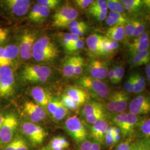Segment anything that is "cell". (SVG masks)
I'll return each instance as SVG.
<instances>
[{
  "instance_id": "1",
  "label": "cell",
  "mask_w": 150,
  "mask_h": 150,
  "mask_svg": "<svg viewBox=\"0 0 150 150\" xmlns=\"http://www.w3.org/2000/svg\"><path fill=\"white\" fill-rule=\"evenodd\" d=\"M59 50L50 38L42 36L36 40L32 48V57L36 61L47 62L58 57Z\"/></svg>"
},
{
  "instance_id": "2",
  "label": "cell",
  "mask_w": 150,
  "mask_h": 150,
  "mask_svg": "<svg viewBox=\"0 0 150 150\" xmlns=\"http://www.w3.org/2000/svg\"><path fill=\"white\" fill-rule=\"evenodd\" d=\"M18 126V118L15 113L11 111L4 113L0 129V149H3L15 137Z\"/></svg>"
},
{
  "instance_id": "3",
  "label": "cell",
  "mask_w": 150,
  "mask_h": 150,
  "mask_svg": "<svg viewBox=\"0 0 150 150\" xmlns=\"http://www.w3.org/2000/svg\"><path fill=\"white\" fill-rule=\"evenodd\" d=\"M78 83L98 99H107L110 96L108 86L103 81L95 79L89 76H84L79 79Z\"/></svg>"
},
{
  "instance_id": "4",
  "label": "cell",
  "mask_w": 150,
  "mask_h": 150,
  "mask_svg": "<svg viewBox=\"0 0 150 150\" xmlns=\"http://www.w3.org/2000/svg\"><path fill=\"white\" fill-rule=\"evenodd\" d=\"M52 75V70L47 66L36 64L24 68L21 73L22 79L31 83L45 82Z\"/></svg>"
},
{
  "instance_id": "5",
  "label": "cell",
  "mask_w": 150,
  "mask_h": 150,
  "mask_svg": "<svg viewBox=\"0 0 150 150\" xmlns=\"http://www.w3.org/2000/svg\"><path fill=\"white\" fill-rule=\"evenodd\" d=\"M15 90V77L11 66L0 67V98L11 97Z\"/></svg>"
},
{
  "instance_id": "6",
  "label": "cell",
  "mask_w": 150,
  "mask_h": 150,
  "mask_svg": "<svg viewBox=\"0 0 150 150\" xmlns=\"http://www.w3.org/2000/svg\"><path fill=\"white\" fill-rule=\"evenodd\" d=\"M65 131L77 144H81L87 139V132L84 124L76 116L67 118L64 124Z\"/></svg>"
},
{
  "instance_id": "7",
  "label": "cell",
  "mask_w": 150,
  "mask_h": 150,
  "mask_svg": "<svg viewBox=\"0 0 150 150\" xmlns=\"http://www.w3.org/2000/svg\"><path fill=\"white\" fill-rule=\"evenodd\" d=\"M106 110L108 112L119 114L125 112L128 107L129 97L125 90H118L112 93L107 98Z\"/></svg>"
},
{
  "instance_id": "8",
  "label": "cell",
  "mask_w": 150,
  "mask_h": 150,
  "mask_svg": "<svg viewBox=\"0 0 150 150\" xmlns=\"http://www.w3.org/2000/svg\"><path fill=\"white\" fill-rule=\"evenodd\" d=\"M112 120L116 126L121 129L122 135L125 136L131 134L140 121L139 116L125 112L113 116Z\"/></svg>"
},
{
  "instance_id": "9",
  "label": "cell",
  "mask_w": 150,
  "mask_h": 150,
  "mask_svg": "<svg viewBox=\"0 0 150 150\" xmlns=\"http://www.w3.org/2000/svg\"><path fill=\"white\" fill-rule=\"evenodd\" d=\"M31 6L28 0H4L0 1V7L8 16L20 17L25 15Z\"/></svg>"
},
{
  "instance_id": "10",
  "label": "cell",
  "mask_w": 150,
  "mask_h": 150,
  "mask_svg": "<svg viewBox=\"0 0 150 150\" xmlns=\"http://www.w3.org/2000/svg\"><path fill=\"white\" fill-rule=\"evenodd\" d=\"M21 129L22 134L32 145L42 144L47 136L46 131L42 127L32 122H23Z\"/></svg>"
},
{
  "instance_id": "11",
  "label": "cell",
  "mask_w": 150,
  "mask_h": 150,
  "mask_svg": "<svg viewBox=\"0 0 150 150\" xmlns=\"http://www.w3.org/2000/svg\"><path fill=\"white\" fill-rule=\"evenodd\" d=\"M79 12L70 6H65L57 11L53 16V26L56 27H67L69 24L76 20Z\"/></svg>"
},
{
  "instance_id": "12",
  "label": "cell",
  "mask_w": 150,
  "mask_h": 150,
  "mask_svg": "<svg viewBox=\"0 0 150 150\" xmlns=\"http://www.w3.org/2000/svg\"><path fill=\"white\" fill-rule=\"evenodd\" d=\"M129 112L139 116L150 113V95L139 94L129 103Z\"/></svg>"
},
{
  "instance_id": "13",
  "label": "cell",
  "mask_w": 150,
  "mask_h": 150,
  "mask_svg": "<svg viewBox=\"0 0 150 150\" xmlns=\"http://www.w3.org/2000/svg\"><path fill=\"white\" fill-rule=\"evenodd\" d=\"M87 71L89 76L91 77L99 80H104L107 78L109 71L108 64L105 61L92 59L88 64Z\"/></svg>"
},
{
  "instance_id": "14",
  "label": "cell",
  "mask_w": 150,
  "mask_h": 150,
  "mask_svg": "<svg viewBox=\"0 0 150 150\" xmlns=\"http://www.w3.org/2000/svg\"><path fill=\"white\" fill-rule=\"evenodd\" d=\"M36 41L35 33L25 32L22 35L18 45L20 56L23 59H28L32 57V48Z\"/></svg>"
},
{
  "instance_id": "15",
  "label": "cell",
  "mask_w": 150,
  "mask_h": 150,
  "mask_svg": "<svg viewBox=\"0 0 150 150\" xmlns=\"http://www.w3.org/2000/svg\"><path fill=\"white\" fill-rule=\"evenodd\" d=\"M31 95L36 103L46 109L49 103L53 99L51 93L41 87H35L31 90Z\"/></svg>"
},
{
  "instance_id": "16",
  "label": "cell",
  "mask_w": 150,
  "mask_h": 150,
  "mask_svg": "<svg viewBox=\"0 0 150 150\" xmlns=\"http://www.w3.org/2000/svg\"><path fill=\"white\" fill-rule=\"evenodd\" d=\"M108 127V123L105 118L102 119L92 125L91 134L96 142L100 144L104 142Z\"/></svg>"
},
{
  "instance_id": "17",
  "label": "cell",
  "mask_w": 150,
  "mask_h": 150,
  "mask_svg": "<svg viewBox=\"0 0 150 150\" xmlns=\"http://www.w3.org/2000/svg\"><path fill=\"white\" fill-rule=\"evenodd\" d=\"M66 94L71 97L80 106L85 103L89 98L88 93L85 89L80 87H70L67 90Z\"/></svg>"
},
{
  "instance_id": "18",
  "label": "cell",
  "mask_w": 150,
  "mask_h": 150,
  "mask_svg": "<svg viewBox=\"0 0 150 150\" xmlns=\"http://www.w3.org/2000/svg\"><path fill=\"white\" fill-rule=\"evenodd\" d=\"M4 59L6 66H11L20 56V50L18 45L10 43L4 45Z\"/></svg>"
},
{
  "instance_id": "19",
  "label": "cell",
  "mask_w": 150,
  "mask_h": 150,
  "mask_svg": "<svg viewBox=\"0 0 150 150\" xmlns=\"http://www.w3.org/2000/svg\"><path fill=\"white\" fill-rule=\"evenodd\" d=\"M150 62V47L145 51L131 56L129 64L131 68L137 67Z\"/></svg>"
},
{
  "instance_id": "20",
  "label": "cell",
  "mask_w": 150,
  "mask_h": 150,
  "mask_svg": "<svg viewBox=\"0 0 150 150\" xmlns=\"http://www.w3.org/2000/svg\"><path fill=\"white\" fill-rule=\"evenodd\" d=\"M103 38V36L97 33L92 34L87 38L86 44L88 50L92 53L100 54L101 46Z\"/></svg>"
},
{
  "instance_id": "21",
  "label": "cell",
  "mask_w": 150,
  "mask_h": 150,
  "mask_svg": "<svg viewBox=\"0 0 150 150\" xmlns=\"http://www.w3.org/2000/svg\"><path fill=\"white\" fill-rule=\"evenodd\" d=\"M129 20V19L125 15L111 11L108 13L107 17L105 19L106 23L110 27L125 25Z\"/></svg>"
},
{
  "instance_id": "22",
  "label": "cell",
  "mask_w": 150,
  "mask_h": 150,
  "mask_svg": "<svg viewBox=\"0 0 150 150\" xmlns=\"http://www.w3.org/2000/svg\"><path fill=\"white\" fill-rule=\"evenodd\" d=\"M106 37L118 42L125 40V25H116L110 27L107 30Z\"/></svg>"
},
{
  "instance_id": "23",
  "label": "cell",
  "mask_w": 150,
  "mask_h": 150,
  "mask_svg": "<svg viewBox=\"0 0 150 150\" xmlns=\"http://www.w3.org/2000/svg\"><path fill=\"white\" fill-rule=\"evenodd\" d=\"M101 111H105V110L101 103L96 101H90L86 103L85 105L81 111V114L85 118H86Z\"/></svg>"
},
{
  "instance_id": "24",
  "label": "cell",
  "mask_w": 150,
  "mask_h": 150,
  "mask_svg": "<svg viewBox=\"0 0 150 150\" xmlns=\"http://www.w3.org/2000/svg\"><path fill=\"white\" fill-rule=\"evenodd\" d=\"M126 11L131 13L142 12L145 7L144 1L141 0H121Z\"/></svg>"
},
{
  "instance_id": "25",
  "label": "cell",
  "mask_w": 150,
  "mask_h": 150,
  "mask_svg": "<svg viewBox=\"0 0 150 150\" xmlns=\"http://www.w3.org/2000/svg\"><path fill=\"white\" fill-rule=\"evenodd\" d=\"M120 47L118 42L103 36L101 46V55L110 54L114 52Z\"/></svg>"
},
{
  "instance_id": "26",
  "label": "cell",
  "mask_w": 150,
  "mask_h": 150,
  "mask_svg": "<svg viewBox=\"0 0 150 150\" xmlns=\"http://www.w3.org/2000/svg\"><path fill=\"white\" fill-rule=\"evenodd\" d=\"M70 143L63 136H55L50 140L48 147L50 150H64L68 148Z\"/></svg>"
},
{
  "instance_id": "27",
  "label": "cell",
  "mask_w": 150,
  "mask_h": 150,
  "mask_svg": "<svg viewBox=\"0 0 150 150\" xmlns=\"http://www.w3.org/2000/svg\"><path fill=\"white\" fill-rule=\"evenodd\" d=\"M75 56H72L65 60L62 66V73L66 77L71 78L75 76Z\"/></svg>"
},
{
  "instance_id": "28",
  "label": "cell",
  "mask_w": 150,
  "mask_h": 150,
  "mask_svg": "<svg viewBox=\"0 0 150 150\" xmlns=\"http://www.w3.org/2000/svg\"><path fill=\"white\" fill-rule=\"evenodd\" d=\"M134 94L139 95L145 90L146 81L145 77L139 73H134Z\"/></svg>"
},
{
  "instance_id": "29",
  "label": "cell",
  "mask_w": 150,
  "mask_h": 150,
  "mask_svg": "<svg viewBox=\"0 0 150 150\" xmlns=\"http://www.w3.org/2000/svg\"><path fill=\"white\" fill-rule=\"evenodd\" d=\"M150 38H149L142 43L138 45H133L131 44H129L128 45V50L130 56H131L134 54L145 51L150 48Z\"/></svg>"
},
{
  "instance_id": "30",
  "label": "cell",
  "mask_w": 150,
  "mask_h": 150,
  "mask_svg": "<svg viewBox=\"0 0 150 150\" xmlns=\"http://www.w3.org/2000/svg\"><path fill=\"white\" fill-rule=\"evenodd\" d=\"M143 138L150 140V118L139 121L137 126Z\"/></svg>"
},
{
  "instance_id": "31",
  "label": "cell",
  "mask_w": 150,
  "mask_h": 150,
  "mask_svg": "<svg viewBox=\"0 0 150 150\" xmlns=\"http://www.w3.org/2000/svg\"><path fill=\"white\" fill-rule=\"evenodd\" d=\"M131 150H150V140L144 138L131 142Z\"/></svg>"
},
{
  "instance_id": "32",
  "label": "cell",
  "mask_w": 150,
  "mask_h": 150,
  "mask_svg": "<svg viewBox=\"0 0 150 150\" xmlns=\"http://www.w3.org/2000/svg\"><path fill=\"white\" fill-rule=\"evenodd\" d=\"M89 11H101L105 13H108L106 1L105 0H96L93 1V2L91 4L90 7L87 9Z\"/></svg>"
},
{
  "instance_id": "33",
  "label": "cell",
  "mask_w": 150,
  "mask_h": 150,
  "mask_svg": "<svg viewBox=\"0 0 150 150\" xmlns=\"http://www.w3.org/2000/svg\"><path fill=\"white\" fill-rule=\"evenodd\" d=\"M136 21H137V19L129 20V21L125 25V39H126V41H129V40L132 39Z\"/></svg>"
},
{
  "instance_id": "34",
  "label": "cell",
  "mask_w": 150,
  "mask_h": 150,
  "mask_svg": "<svg viewBox=\"0 0 150 150\" xmlns=\"http://www.w3.org/2000/svg\"><path fill=\"white\" fill-rule=\"evenodd\" d=\"M61 100L64 106L69 110H76L80 106L79 104H77L75 102L71 97L67 95L66 93L64 94L62 96Z\"/></svg>"
},
{
  "instance_id": "35",
  "label": "cell",
  "mask_w": 150,
  "mask_h": 150,
  "mask_svg": "<svg viewBox=\"0 0 150 150\" xmlns=\"http://www.w3.org/2000/svg\"><path fill=\"white\" fill-rule=\"evenodd\" d=\"M23 110L32 122L38 123L42 121V120L38 116V114L28 105L26 102H25L24 104Z\"/></svg>"
},
{
  "instance_id": "36",
  "label": "cell",
  "mask_w": 150,
  "mask_h": 150,
  "mask_svg": "<svg viewBox=\"0 0 150 150\" xmlns=\"http://www.w3.org/2000/svg\"><path fill=\"white\" fill-rule=\"evenodd\" d=\"M80 38H81L74 35L71 33H65L63 36L62 43L64 49L66 50L71 45L75 43L76 41H78Z\"/></svg>"
},
{
  "instance_id": "37",
  "label": "cell",
  "mask_w": 150,
  "mask_h": 150,
  "mask_svg": "<svg viewBox=\"0 0 150 150\" xmlns=\"http://www.w3.org/2000/svg\"><path fill=\"white\" fill-rule=\"evenodd\" d=\"M28 105L32 108V110L36 113L38 116L42 120H44L46 117V112L42 107L40 106L36 102L32 101H27Z\"/></svg>"
},
{
  "instance_id": "38",
  "label": "cell",
  "mask_w": 150,
  "mask_h": 150,
  "mask_svg": "<svg viewBox=\"0 0 150 150\" xmlns=\"http://www.w3.org/2000/svg\"><path fill=\"white\" fill-rule=\"evenodd\" d=\"M85 66L84 59L80 56H75V69L74 74L75 76H79L81 75L83 72Z\"/></svg>"
},
{
  "instance_id": "39",
  "label": "cell",
  "mask_w": 150,
  "mask_h": 150,
  "mask_svg": "<svg viewBox=\"0 0 150 150\" xmlns=\"http://www.w3.org/2000/svg\"><path fill=\"white\" fill-rule=\"evenodd\" d=\"M62 105L63 103L61 100L59 98H53L51 101L49 103L47 107V110L49 113L53 115Z\"/></svg>"
},
{
  "instance_id": "40",
  "label": "cell",
  "mask_w": 150,
  "mask_h": 150,
  "mask_svg": "<svg viewBox=\"0 0 150 150\" xmlns=\"http://www.w3.org/2000/svg\"><path fill=\"white\" fill-rule=\"evenodd\" d=\"M36 2L38 5L48 8L50 10L55 8L60 3L59 0H38Z\"/></svg>"
},
{
  "instance_id": "41",
  "label": "cell",
  "mask_w": 150,
  "mask_h": 150,
  "mask_svg": "<svg viewBox=\"0 0 150 150\" xmlns=\"http://www.w3.org/2000/svg\"><path fill=\"white\" fill-rule=\"evenodd\" d=\"M146 30V24L144 22L141 20H137L136 26L134 28V31L133 33L132 40H134L136 38H138L140 35L145 32Z\"/></svg>"
},
{
  "instance_id": "42",
  "label": "cell",
  "mask_w": 150,
  "mask_h": 150,
  "mask_svg": "<svg viewBox=\"0 0 150 150\" xmlns=\"http://www.w3.org/2000/svg\"><path fill=\"white\" fill-rule=\"evenodd\" d=\"M50 10L40 6V10L33 22L38 23V22L43 21L46 18L48 17V16L50 15Z\"/></svg>"
},
{
  "instance_id": "43",
  "label": "cell",
  "mask_w": 150,
  "mask_h": 150,
  "mask_svg": "<svg viewBox=\"0 0 150 150\" xmlns=\"http://www.w3.org/2000/svg\"><path fill=\"white\" fill-rule=\"evenodd\" d=\"M68 113L69 109H67L64 105H62L61 107L52 116L55 121H59L62 120L67 115Z\"/></svg>"
},
{
  "instance_id": "44",
  "label": "cell",
  "mask_w": 150,
  "mask_h": 150,
  "mask_svg": "<svg viewBox=\"0 0 150 150\" xmlns=\"http://www.w3.org/2000/svg\"><path fill=\"white\" fill-rule=\"evenodd\" d=\"M134 73L127 79L124 84V90L127 93H132L134 92Z\"/></svg>"
},
{
  "instance_id": "45",
  "label": "cell",
  "mask_w": 150,
  "mask_h": 150,
  "mask_svg": "<svg viewBox=\"0 0 150 150\" xmlns=\"http://www.w3.org/2000/svg\"><path fill=\"white\" fill-rule=\"evenodd\" d=\"M104 142L108 147H112L113 145L116 144L113 134L112 126H111L108 127L105 136Z\"/></svg>"
},
{
  "instance_id": "46",
  "label": "cell",
  "mask_w": 150,
  "mask_h": 150,
  "mask_svg": "<svg viewBox=\"0 0 150 150\" xmlns=\"http://www.w3.org/2000/svg\"><path fill=\"white\" fill-rule=\"evenodd\" d=\"M113 68L115 71L116 76V84H119L123 79L125 72V68L122 65H117L114 66Z\"/></svg>"
},
{
  "instance_id": "47",
  "label": "cell",
  "mask_w": 150,
  "mask_h": 150,
  "mask_svg": "<svg viewBox=\"0 0 150 150\" xmlns=\"http://www.w3.org/2000/svg\"><path fill=\"white\" fill-rule=\"evenodd\" d=\"M103 118H105V111H101L96 113L90 116L87 117L85 118V120L88 123L93 125Z\"/></svg>"
},
{
  "instance_id": "48",
  "label": "cell",
  "mask_w": 150,
  "mask_h": 150,
  "mask_svg": "<svg viewBox=\"0 0 150 150\" xmlns=\"http://www.w3.org/2000/svg\"><path fill=\"white\" fill-rule=\"evenodd\" d=\"M84 46H85L84 41L82 38H80L78 41H76L75 43L71 45L68 48H66V50L69 52H73L76 51L81 50L82 48H83Z\"/></svg>"
},
{
  "instance_id": "49",
  "label": "cell",
  "mask_w": 150,
  "mask_h": 150,
  "mask_svg": "<svg viewBox=\"0 0 150 150\" xmlns=\"http://www.w3.org/2000/svg\"><path fill=\"white\" fill-rule=\"evenodd\" d=\"M87 30H88V26H87V25L86 23L85 25L80 26V27L74 28H70V31L71 33L81 38L82 36H83L86 33Z\"/></svg>"
},
{
  "instance_id": "50",
  "label": "cell",
  "mask_w": 150,
  "mask_h": 150,
  "mask_svg": "<svg viewBox=\"0 0 150 150\" xmlns=\"http://www.w3.org/2000/svg\"><path fill=\"white\" fill-rule=\"evenodd\" d=\"M74 2L78 8L81 10H85L90 7L93 2V0H76Z\"/></svg>"
},
{
  "instance_id": "51",
  "label": "cell",
  "mask_w": 150,
  "mask_h": 150,
  "mask_svg": "<svg viewBox=\"0 0 150 150\" xmlns=\"http://www.w3.org/2000/svg\"><path fill=\"white\" fill-rule=\"evenodd\" d=\"M149 38H150V32L149 31H145L144 33H142L138 38L134 39L132 40V42H131L129 44H131L133 45L140 44V43H142L143 42H144Z\"/></svg>"
},
{
  "instance_id": "52",
  "label": "cell",
  "mask_w": 150,
  "mask_h": 150,
  "mask_svg": "<svg viewBox=\"0 0 150 150\" xmlns=\"http://www.w3.org/2000/svg\"><path fill=\"white\" fill-rule=\"evenodd\" d=\"M10 35V29L7 27H0V46L5 42Z\"/></svg>"
},
{
  "instance_id": "53",
  "label": "cell",
  "mask_w": 150,
  "mask_h": 150,
  "mask_svg": "<svg viewBox=\"0 0 150 150\" xmlns=\"http://www.w3.org/2000/svg\"><path fill=\"white\" fill-rule=\"evenodd\" d=\"M17 150H28V146L26 139L22 136L17 135Z\"/></svg>"
},
{
  "instance_id": "54",
  "label": "cell",
  "mask_w": 150,
  "mask_h": 150,
  "mask_svg": "<svg viewBox=\"0 0 150 150\" xmlns=\"http://www.w3.org/2000/svg\"><path fill=\"white\" fill-rule=\"evenodd\" d=\"M92 16H93L97 20L103 21L107 17V13H105L101 11H89L88 12Z\"/></svg>"
},
{
  "instance_id": "55",
  "label": "cell",
  "mask_w": 150,
  "mask_h": 150,
  "mask_svg": "<svg viewBox=\"0 0 150 150\" xmlns=\"http://www.w3.org/2000/svg\"><path fill=\"white\" fill-rule=\"evenodd\" d=\"M40 6L38 5V4H35L32 7L31 10L30 12L29 15H28V18L30 19V20H31V21L34 22L37 15H38V11L40 10Z\"/></svg>"
},
{
  "instance_id": "56",
  "label": "cell",
  "mask_w": 150,
  "mask_h": 150,
  "mask_svg": "<svg viewBox=\"0 0 150 150\" xmlns=\"http://www.w3.org/2000/svg\"><path fill=\"white\" fill-rule=\"evenodd\" d=\"M3 150H17V136H16L15 137L12 141L6 145L2 149Z\"/></svg>"
},
{
  "instance_id": "57",
  "label": "cell",
  "mask_w": 150,
  "mask_h": 150,
  "mask_svg": "<svg viewBox=\"0 0 150 150\" xmlns=\"http://www.w3.org/2000/svg\"><path fill=\"white\" fill-rule=\"evenodd\" d=\"M131 142L129 140L122 142L117 146L116 150H131Z\"/></svg>"
},
{
  "instance_id": "58",
  "label": "cell",
  "mask_w": 150,
  "mask_h": 150,
  "mask_svg": "<svg viewBox=\"0 0 150 150\" xmlns=\"http://www.w3.org/2000/svg\"><path fill=\"white\" fill-rule=\"evenodd\" d=\"M115 5H116V12H118L119 13L121 14H125L126 10L124 8L122 4L121 3V1L118 0H115Z\"/></svg>"
},
{
  "instance_id": "59",
  "label": "cell",
  "mask_w": 150,
  "mask_h": 150,
  "mask_svg": "<svg viewBox=\"0 0 150 150\" xmlns=\"http://www.w3.org/2000/svg\"><path fill=\"white\" fill-rule=\"evenodd\" d=\"M80 144V149L79 150H90L92 144V142H91L90 140L86 139Z\"/></svg>"
},
{
  "instance_id": "60",
  "label": "cell",
  "mask_w": 150,
  "mask_h": 150,
  "mask_svg": "<svg viewBox=\"0 0 150 150\" xmlns=\"http://www.w3.org/2000/svg\"><path fill=\"white\" fill-rule=\"evenodd\" d=\"M86 24V22L82 21H77V20H74L73 21L70 22L67 26V27L70 28H74L76 27H80L81 26H83Z\"/></svg>"
},
{
  "instance_id": "61",
  "label": "cell",
  "mask_w": 150,
  "mask_h": 150,
  "mask_svg": "<svg viewBox=\"0 0 150 150\" xmlns=\"http://www.w3.org/2000/svg\"><path fill=\"white\" fill-rule=\"evenodd\" d=\"M107 77H108L109 80L112 83V84H115L116 85V76H115V73L113 68H112L111 69L109 70Z\"/></svg>"
},
{
  "instance_id": "62",
  "label": "cell",
  "mask_w": 150,
  "mask_h": 150,
  "mask_svg": "<svg viewBox=\"0 0 150 150\" xmlns=\"http://www.w3.org/2000/svg\"><path fill=\"white\" fill-rule=\"evenodd\" d=\"M90 150H101V144L96 141L93 142Z\"/></svg>"
},
{
  "instance_id": "63",
  "label": "cell",
  "mask_w": 150,
  "mask_h": 150,
  "mask_svg": "<svg viewBox=\"0 0 150 150\" xmlns=\"http://www.w3.org/2000/svg\"><path fill=\"white\" fill-rule=\"evenodd\" d=\"M145 72L147 76V79L150 83V62L149 64H147L145 69Z\"/></svg>"
},
{
  "instance_id": "64",
  "label": "cell",
  "mask_w": 150,
  "mask_h": 150,
  "mask_svg": "<svg viewBox=\"0 0 150 150\" xmlns=\"http://www.w3.org/2000/svg\"><path fill=\"white\" fill-rule=\"evenodd\" d=\"M4 118V113L0 111V129H1V127L2 126V122H3Z\"/></svg>"
}]
</instances>
